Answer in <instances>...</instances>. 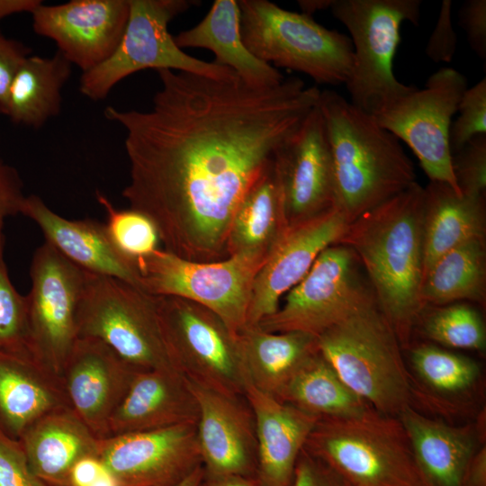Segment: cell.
<instances>
[{
    "instance_id": "6da1fadb",
    "label": "cell",
    "mask_w": 486,
    "mask_h": 486,
    "mask_svg": "<svg viewBox=\"0 0 486 486\" xmlns=\"http://www.w3.org/2000/svg\"><path fill=\"white\" fill-rule=\"evenodd\" d=\"M157 72L161 86L149 110L104 112L126 130L130 181L122 195L154 223L165 250L195 262L222 260L239 202L320 90L298 77L255 88L238 77Z\"/></svg>"
},
{
    "instance_id": "7a4b0ae2",
    "label": "cell",
    "mask_w": 486,
    "mask_h": 486,
    "mask_svg": "<svg viewBox=\"0 0 486 486\" xmlns=\"http://www.w3.org/2000/svg\"><path fill=\"white\" fill-rule=\"evenodd\" d=\"M425 190L417 182L348 224L338 243L358 257L402 348L424 310Z\"/></svg>"
},
{
    "instance_id": "3957f363",
    "label": "cell",
    "mask_w": 486,
    "mask_h": 486,
    "mask_svg": "<svg viewBox=\"0 0 486 486\" xmlns=\"http://www.w3.org/2000/svg\"><path fill=\"white\" fill-rule=\"evenodd\" d=\"M319 107L331 149L337 207L348 223L416 182L400 140L375 119L332 90Z\"/></svg>"
},
{
    "instance_id": "277c9868",
    "label": "cell",
    "mask_w": 486,
    "mask_h": 486,
    "mask_svg": "<svg viewBox=\"0 0 486 486\" xmlns=\"http://www.w3.org/2000/svg\"><path fill=\"white\" fill-rule=\"evenodd\" d=\"M318 346L347 387L377 411L398 417L411 406L402 347L374 292L321 333Z\"/></svg>"
},
{
    "instance_id": "5b68a950",
    "label": "cell",
    "mask_w": 486,
    "mask_h": 486,
    "mask_svg": "<svg viewBox=\"0 0 486 486\" xmlns=\"http://www.w3.org/2000/svg\"><path fill=\"white\" fill-rule=\"evenodd\" d=\"M303 449L349 486H429L400 418L371 406L356 416L319 418Z\"/></svg>"
},
{
    "instance_id": "8992f818",
    "label": "cell",
    "mask_w": 486,
    "mask_h": 486,
    "mask_svg": "<svg viewBox=\"0 0 486 486\" xmlns=\"http://www.w3.org/2000/svg\"><path fill=\"white\" fill-rule=\"evenodd\" d=\"M238 4L242 40L257 58L306 74L318 84L348 81L354 62L348 36L267 0H239Z\"/></svg>"
},
{
    "instance_id": "52a82bcc",
    "label": "cell",
    "mask_w": 486,
    "mask_h": 486,
    "mask_svg": "<svg viewBox=\"0 0 486 486\" xmlns=\"http://www.w3.org/2000/svg\"><path fill=\"white\" fill-rule=\"evenodd\" d=\"M420 0H333L332 14L347 29L354 62L346 83L350 103L375 116L416 89L396 79L392 61L404 22L418 26Z\"/></svg>"
},
{
    "instance_id": "ba28073f",
    "label": "cell",
    "mask_w": 486,
    "mask_h": 486,
    "mask_svg": "<svg viewBox=\"0 0 486 486\" xmlns=\"http://www.w3.org/2000/svg\"><path fill=\"white\" fill-rule=\"evenodd\" d=\"M86 273L76 313L78 338L101 340L137 372L175 367L157 297L122 280Z\"/></svg>"
},
{
    "instance_id": "9c48e42d",
    "label": "cell",
    "mask_w": 486,
    "mask_h": 486,
    "mask_svg": "<svg viewBox=\"0 0 486 486\" xmlns=\"http://www.w3.org/2000/svg\"><path fill=\"white\" fill-rule=\"evenodd\" d=\"M198 1L129 0L127 25L114 52L98 67L82 74L79 90L87 98H106L123 78L152 68L197 74L218 80L237 76L229 68L186 54L167 30L168 23Z\"/></svg>"
},
{
    "instance_id": "30bf717a",
    "label": "cell",
    "mask_w": 486,
    "mask_h": 486,
    "mask_svg": "<svg viewBox=\"0 0 486 486\" xmlns=\"http://www.w3.org/2000/svg\"><path fill=\"white\" fill-rule=\"evenodd\" d=\"M156 297L174 366L192 383L245 396L248 379L238 333L213 311L194 302Z\"/></svg>"
},
{
    "instance_id": "8fae6325",
    "label": "cell",
    "mask_w": 486,
    "mask_h": 486,
    "mask_svg": "<svg viewBox=\"0 0 486 486\" xmlns=\"http://www.w3.org/2000/svg\"><path fill=\"white\" fill-rule=\"evenodd\" d=\"M266 257L237 255L195 262L158 248L136 260L141 290L179 297L217 314L235 333L246 325L255 277Z\"/></svg>"
},
{
    "instance_id": "7c38bea8",
    "label": "cell",
    "mask_w": 486,
    "mask_h": 486,
    "mask_svg": "<svg viewBox=\"0 0 486 486\" xmlns=\"http://www.w3.org/2000/svg\"><path fill=\"white\" fill-rule=\"evenodd\" d=\"M465 76L452 68L431 75L415 89L373 116L377 123L413 151L430 182L445 183L461 194L452 167L449 131L463 94Z\"/></svg>"
},
{
    "instance_id": "4fadbf2b",
    "label": "cell",
    "mask_w": 486,
    "mask_h": 486,
    "mask_svg": "<svg viewBox=\"0 0 486 486\" xmlns=\"http://www.w3.org/2000/svg\"><path fill=\"white\" fill-rule=\"evenodd\" d=\"M356 253L336 243L325 248L277 310L257 325L269 332L319 337L350 313L374 290Z\"/></svg>"
},
{
    "instance_id": "5bb4252c",
    "label": "cell",
    "mask_w": 486,
    "mask_h": 486,
    "mask_svg": "<svg viewBox=\"0 0 486 486\" xmlns=\"http://www.w3.org/2000/svg\"><path fill=\"white\" fill-rule=\"evenodd\" d=\"M86 274L47 242L33 254L25 296L30 350L59 378L78 338L76 313Z\"/></svg>"
},
{
    "instance_id": "9a60e30c",
    "label": "cell",
    "mask_w": 486,
    "mask_h": 486,
    "mask_svg": "<svg viewBox=\"0 0 486 486\" xmlns=\"http://www.w3.org/2000/svg\"><path fill=\"white\" fill-rule=\"evenodd\" d=\"M97 459L117 486H176L202 466L194 423L100 439Z\"/></svg>"
},
{
    "instance_id": "2e32d148",
    "label": "cell",
    "mask_w": 486,
    "mask_h": 486,
    "mask_svg": "<svg viewBox=\"0 0 486 486\" xmlns=\"http://www.w3.org/2000/svg\"><path fill=\"white\" fill-rule=\"evenodd\" d=\"M274 163L288 227L337 207L333 158L319 104L277 148Z\"/></svg>"
},
{
    "instance_id": "e0dca14e",
    "label": "cell",
    "mask_w": 486,
    "mask_h": 486,
    "mask_svg": "<svg viewBox=\"0 0 486 486\" xmlns=\"http://www.w3.org/2000/svg\"><path fill=\"white\" fill-rule=\"evenodd\" d=\"M129 12V0H72L42 3L31 14L35 33L54 40L58 51L85 73L114 52Z\"/></svg>"
},
{
    "instance_id": "ac0fdd59",
    "label": "cell",
    "mask_w": 486,
    "mask_h": 486,
    "mask_svg": "<svg viewBox=\"0 0 486 486\" xmlns=\"http://www.w3.org/2000/svg\"><path fill=\"white\" fill-rule=\"evenodd\" d=\"M348 224L335 207L288 227L255 277L247 325H257L274 314L281 298L304 278L325 248L339 241Z\"/></svg>"
},
{
    "instance_id": "d6986e66",
    "label": "cell",
    "mask_w": 486,
    "mask_h": 486,
    "mask_svg": "<svg viewBox=\"0 0 486 486\" xmlns=\"http://www.w3.org/2000/svg\"><path fill=\"white\" fill-rule=\"evenodd\" d=\"M137 371L99 339H76L60 375L69 408L99 439Z\"/></svg>"
},
{
    "instance_id": "ffe728a7",
    "label": "cell",
    "mask_w": 486,
    "mask_h": 486,
    "mask_svg": "<svg viewBox=\"0 0 486 486\" xmlns=\"http://www.w3.org/2000/svg\"><path fill=\"white\" fill-rule=\"evenodd\" d=\"M190 385L199 409L196 435L203 472L256 478V422L246 397Z\"/></svg>"
},
{
    "instance_id": "44dd1931",
    "label": "cell",
    "mask_w": 486,
    "mask_h": 486,
    "mask_svg": "<svg viewBox=\"0 0 486 486\" xmlns=\"http://www.w3.org/2000/svg\"><path fill=\"white\" fill-rule=\"evenodd\" d=\"M21 214L38 225L45 242L82 270L120 279L140 288L136 261L119 251L104 224L92 219H66L54 212L36 194L25 196Z\"/></svg>"
},
{
    "instance_id": "7402d4cb",
    "label": "cell",
    "mask_w": 486,
    "mask_h": 486,
    "mask_svg": "<svg viewBox=\"0 0 486 486\" xmlns=\"http://www.w3.org/2000/svg\"><path fill=\"white\" fill-rule=\"evenodd\" d=\"M198 416V404L190 382L176 367L140 371L135 374L110 418L108 437L196 424Z\"/></svg>"
},
{
    "instance_id": "603a6c76",
    "label": "cell",
    "mask_w": 486,
    "mask_h": 486,
    "mask_svg": "<svg viewBox=\"0 0 486 486\" xmlns=\"http://www.w3.org/2000/svg\"><path fill=\"white\" fill-rule=\"evenodd\" d=\"M245 397L257 438L256 479L261 486H292L300 453L318 418L247 382Z\"/></svg>"
},
{
    "instance_id": "cb8c5ba5",
    "label": "cell",
    "mask_w": 486,
    "mask_h": 486,
    "mask_svg": "<svg viewBox=\"0 0 486 486\" xmlns=\"http://www.w3.org/2000/svg\"><path fill=\"white\" fill-rule=\"evenodd\" d=\"M69 408L61 380L30 356L0 350V432L18 440L43 416Z\"/></svg>"
},
{
    "instance_id": "d4e9b609",
    "label": "cell",
    "mask_w": 486,
    "mask_h": 486,
    "mask_svg": "<svg viewBox=\"0 0 486 486\" xmlns=\"http://www.w3.org/2000/svg\"><path fill=\"white\" fill-rule=\"evenodd\" d=\"M33 472L48 486L70 485L74 466L97 458L100 439L70 408L52 411L32 424L19 439Z\"/></svg>"
},
{
    "instance_id": "484cf974",
    "label": "cell",
    "mask_w": 486,
    "mask_h": 486,
    "mask_svg": "<svg viewBox=\"0 0 486 486\" xmlns=\"http://www.w3.org/2000/svg\"><path fill=\"white\" fill-rule=\"evenodd\" d=\"M174 39L181 49L211 50L215 55L214 63L230 68L251 87H273L284 80L279 69L257 58L245 45L240 33L238 1L215 0L198 24Z\"/></svg>"
},
{
    "instance_id": "4316f807",
    "label": "cell",
    "mask_w": 486,
    "mask_h": 486,
    "mask_svg": "<svg viewBox=\"0 0 486 486\" xmlns=\"http://www.w3.org/2000/svg\"><path fill=\"white\" fill-rule=\"evenodd\" d=\"M398 418L428 484L462 486L464 472L479 449L474 426H451L428 418L411 406Z\"/></svg>"
},
{
    "instance_id": "83f0119b",
    "label": "cell",
    "mask_w": 486,
    "mask_h": 486,
    "mask_svg": "<svg viewBox=\"0 0 486 486\" xmlns=\"http://www.w3.org/2000/svg\"><path fill=\"white\" fill-rule=\"evenodd\" d=\"M424 190L423 277L444 254L485 235L484 197L457 194L440 182Z\"/></svg>"
},
{
    "instance_id": "f1b7e54d",
    "label": "cell",
    "mask_w": 486,
    "mask_h": 486,
    "mask_svg": "<svg viewBox=\"0 0 486 486\" xmlns=\"http://www.w3.org/2000/svg\"><path fill=\"white\" fill-rule=\"evenodd\" d=\"M288 229L274 158L239 202L228 234L227 256L267 257Z\"/></svg>"
},
{
    "instance_id": "f546056e",
    "label": "cell",
    "mask_w": 486,
    "mask_h": 486,
    "mask_svg": "<svg viewBox=\"0 0 486 486\" xmlns=\"http://www.w3.org/2000/svg\"><path fill=\"white\" fill-rule=\"evenodd\" d=\"M238 335L248 382L275 399L298 367L319 350L318 338L300 331L269 332L247 325Z\"/></svg>"
},
{
    "instance_id": "4dcf8cb0",
    "label": "cell",
    "mask_w": 486,
    "mask_h": 486,
    "mask_svg": "<svg viewBox=\"0 0 486 486\" xmlns=\"http://www.w3.org/2000/svg\"><path fill=\"white\" fill-rule=\"evenodd\" d=\"M72 64L58 51L50 58L31 55L10 86L6 116L34 129L42 127L61 110V91Z\"/></svg>"
},
{
    "instance_id": "1f68e13d",
    "label": "cell",
    "mask_w": 486,
    "mask_h": 486,
    "mask_svg": "<svg viewBox=\"0 0 486 486\" xmlns=\"http://www.w3.org/2000/svg\"><path fill=\"white\" fill-rule=\"evenodd\" d=\"M277 400L318 418L356 416L370 407L347 387L320 349L298 367Z\"/></svg>"
},
{
    "instance_id": "d6a6232c",
    "label": "cell",
    "mask_w": 486,
    "mask_h": 486,
    "mask_svg": "<svg viewBox=\"0 0 486 486\" xmlns=\"http://www.w3.org/2000/svg\"><path fill=\"white\" fill-rule=\"evenodd\" d=\"M420 295L425 306L459 300L482 302L485 295L484 239L467 241L440 256L424 275Z\"/></svg>"
},
{
    "instance_id": "836d02e7",
    "label": "cell",
    "mask_w": 486,
    "mask_h": 486,
    "mask_svg": "<svg viewBox=\"0 0 486 486\" xmlns=\"http://www.w3.org/2000/svg\"><path fill=\"white\" fill-rule=\"evenodd\" d=\"M410 359L420 379L439 392H466L475 384L481 373L472 358L432 345L414 347Z\"/></svg>"
},
{
    "instance_id": "e575fe53",
    "label": "cell",
    "mask_w": 486,
    "mask_h": 486,
    "mask_svg": "<svg viewBox=\"0 0 486 486\" xmlns=\"http://www.w3.org/2000/svg\"><path fill=\"white\" fill-rule=\"evenodd\" d=\"M425 336L445 346L484 351L486 331L480 314L467 304H453L424 319Z\"/></svg>"
},
{
    "instance_id": "d590c367",
    "label": "cell",
    "mask_w": 486,
    "mask_h": 486,
    "mask_svg": "<svg viewBox=\"0 0 486 486\" xmlns=\"http://www.w3.org/2000/svg\"><path fill=\"white\" fill-rule=\"evenodd\" d=\"M96 199L107 214V234L124 256L136 261L158 248V232L149 218L132 209H116L99 191Z\"/></svg>"
},
{
    "instance_id": "8d00e7d4",
    "label": "cell",
    "mask_w": 486,
    "mask_h": 486,
    "mask_svg": "<svg viewBox=\"0 0 486 486\" xmlns=\"http://www.w3.org/2000/svg\"><path fill=\"white\" fill-rule=\"evenodd\" d=\"M4 235L1 233L0 350L32 357L30 350L26 297L20 294L11 282L4 261Z\"/></svg>"
},
{
    "instance_id": "74e56055",
    "label": "cell",
    "mask_w": 486,
    "mask_h": 486,
    "mask_svg": "<svg viewBox=\"0 0 486 486\" xmlns=\"http://www.w3.org/2000/svg\"><path fill=\"white\" fill-rule=\"evenodd\" d=\"M459 116L449 131L451 153L459 151L473 137L486 134V78L467 88L458 105Z\"/></svg>"
},
{
    "instance_id": "f35d334b",
    "label": "cell",
    "mask_w": 486,
    "mask_h": 486,
    "mask_svg": "<svg viewBox=\"0 0 486 486\" xmlns=\"http://www.w3.org/2000/svg\"><path fill=\"white\" fill-rule=\"evenodd\" d=\"M452 167L461 194L485 195L486 134H479L459 151L452 154Z\"/></svg>"
},
{
    "instance_id": "ab89813d",
    "label": "cell",
    "mask_w": 486,
    "mask_h": 486,
    "mask_svg": "<svg viewBox=\"0 0 486 486\" xmlns=\"http://www.w3.org/2000/svg\"><path fill=\"white\" fill-rule=\"evenodd\" d=\"M0 486H48L30 467L20 442L1 432Z\"/></svg>"
},
{
    "instance_id": "60d3db41",
    "label": "cell",
    "mask_w": 486,
    "mask_h": 486,
    "mask_svg": "<svg viewBox=\"0 0 486 486\" xmlns=\"http://www.w3.org/2000/svg\"><path fill=\"white\" fill-rule=\"evenodd\" d=\"M22 42L5 37L0 31V113L6 115L8 93L14 78L31 56Z\"/></svg>"
},
{
    "instance_id": "b9f144b4",
    "label": "cell",
    "mask_w": 486,
    "mask_h": 486,
    "mask_svg": "<svg viewBox=\"0 0 486 486\" xmlns=\"http://www.w3.org/2000/svg\"><path fill=\"white\" fill-rule=\"evenodd\" d=\"M452 1L444 0L425 52L434 62H450L456 49L457 37L452 26Z\"/></svg>"
},
{
    "instance_id": "7bdbcfd3",
    "label": "cell",
    "mask_w": 486,
    "mask_h": 486,
    "mask_svg": "<svg viewBox=\"0 0 486 486\" xmlns=\"http://www.w3.org/2000/svg\"><path fill=\"white\" fill-rule=\"evenodd\" d=\"M459 24L464 30L471 49L486 60V1L468 0L459 10Z\"/></svg>"
},
{
    "instance_id": "ee69618b",
    "label": "cell",
    "mask_w": 486,
    "mask_h": 486,
    "mask_svg": "<svg viewBox=\"0 0 486 486\" xmlns=\"http://www.w3.org/2000/svg\"><path fill=\"white\" fill-rule=\"evenodd\" d=\"M25 199L23 183L17 169L0 158V234L7 218L21 214Z\"/></svg>"
},
{
    "instance_id": "f6af8a7d",
    "label": "cell",
    "mask_w": 486,
    "mask_h": 486,
    "mask_svg": "<svg viewBox=\"0 0 486 486\" xmlns=\"http://www.w3.org/2000/svg\"><path fill=\"white\" fill-rule=\"evenodd\" d=\"M292 486H349L338 474L304 449L297 459Z\"/></svg>"
},
{
    "instance_id": "bcb514c9",
    "label": "cell",
    "mask_w": 486,
    "mask_h": 486,
    "mask_svg": "<svg viewBox=\"0 0 486 486\" xmlns=\"http://www.w3.org/2000/svg\"><path fill=\"white\" fill-rule=\"evenodd\" d=\"M103 471L104 467L97 458H84L74 466L70 476V485L90 486Z\"/></svg>"
},
{
    "instance_id": "7dc6e473",
    "label": "cell",
    "mask_w": 486,
    "mask_h": 486,
    "mask_svg": "<svg viewBox=\"0 0 486 486\" xmlns=\"http://www.w3.org/2000/svg\"><path fill=\"white\" fill-rule=\"evenodd\" d=\"M462 486H486V447H480L470 461Z\"/></svg>"
},
{
    "instance_id": "c3c4849f",
    "label": "cell",
    "mask_w": 486,
    "mask_h": 486,
    "mask_svg": "<svg viewBox=\"0 0 486 486\" xmlns=\"http://www.w3.org/2000/svg\"><path fill=\"white\" fill-rule=\"evenodd\" d=\"M199 486H261L256 477L214 475L203 472Z\"/></svg>"
},
{
    "instance_id": "681fc988",
    "label": "cell",
    "mask_w": 486,
    "mask_h": 486,
    "mask_svg": "<svg viewBox=\"0 0 486 486\" xmlns=\"http://www.w3.org/2000/svg\"><path fill=\"white\" fill-rule=\"evenodd\" d=\"M42 3L40 0H0V21L14 14H32Z\"/></svg>"
},
{
    "instance_id": "f907efd6",
    "label": "cell",
    "mask_w": 486,
    "mask_h": 486,
    "mask_svg": "<svg viewBox=\"0 0 486 486\" xmlns=\"http://www.w3.org/2000/svg\"><path fill=\"white\" fill-rule=\"evenodd\" d=\"M333 0H301L298 4L302 14L311 16L317 11L329 9Z\"/></svg>"
},
{
    "instance_id": "816d5d0a",
    "label": "cell",
    "mask_w": 486,
    "mask_h": 486,
    "mask_svg": "<svg viewBox=\"0 0 486 486\" xmlns=\"http://www.w3.org/2000/svg\"><path fill=\"white\" fill-rule=\"evenodd\" d=\"M203 469L202 466L194 471L185 480L181 482L176 486H199V483L202 478Z\"/></svg>"
},
{
    "instance_id": "f5cc1de1",
    "label": "cell",
    "mask_w": 486,
    "mask_h": 486,
    "mask_svg": "<svg viewBox=\"0 0 486 486\" xmlns=\"http://www.w3.org/2000/svg\"><path fill=\"white\" fill-rule=\"evenodd\" d=\"M90 486H117L113 478L104 469L100 476Z\"/></svg>"
},
{
    "instance_id": "db71d44e",
    "label": "cell",
    "mask_w": 486,
    "mask_h": 486,
    "mask_svg": "<svg viewBox=\"0 0 486 486\" xmlns=\"http://www.w3.org/2000/svg\"><path fill=\"white\" fill-rule=\"evenodd\" d=\"M66 486H72V485H66Z\"/></svg>"
}]
</instances>
